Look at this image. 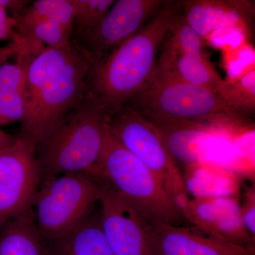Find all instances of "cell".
I'll return each mask as SVG.
<instances>
[{
    "label": "cell",
    "mask_w": 255,
    "mask_h": 255,
    "mask_svg": "<svg viewBox=\"0 0 255 255\" xmlns=\"http://www.w3.org/2000/svg\"><path fill=\"white\" fill-rule=\"evenodd\" d=\"M126 105L147 119L194 122L220 131L237 126L242 117V110L221 97L157 67L148 85Z\"/></svg>",
    "instance_id": "3"
},
{
    "label": "cell",
    "mask_w": 255,
    "mask_h": 255,
    "mask_svg": "<svg viewBox=\"0 0 255 255\" xmlns=\"http://www.w3.org/2000/svg\"><path fill=\"white\" fill-rule=\"evenodd\" d=\"M110 117L86 91L59 127L36 148L43 178L89 172L102 152Z\"/></svg>",
    "instance_id": "4"
},
{
    "label": "cell",
    "mask_w": 255,
    "mask_h": 255,
    "mask_svg": "<svg viewBox=\"0 0 255 255\" xmlns=\"http://www.w3.org/2000/svg\"><path fill=\"white\" fill-rule=\"evenodd\" d=\"M150 255H255V249L229 244L194 226L147 222Z\"/></svg>",
    "instance_id": "12"
},
{
    "label": "cell",
    "mask_w": 255,
    "mask_h": 255,
    "mask_svg": "<svg viewBox=\"0 0 255 255\" xmlns=\"http://www.w3.org/2000/svg\"><path fill=\"white\" fill-rule=\"evenodd\" d=\"M157 128L177 164L187 167L203 161L201 147L219 131L216 128L194 122L147 119Z\"/></svg>",
    "instance_id": "15"
},
{
    "label": "cell",
    "mask_w": 255,
    "mask_h": 255,
    "mask_svg": "<svg viewBox=\"0 0 255 255\" xmlns=\"http://www.w3.org/2000/svg\"><path fill=\"white\" fill-rule=\"evenodd\" d=\"M181 10L182 1H164L141 29L92 66L86 91L110 118L155 76L162 43Z\"/></svg>",
    "instance_id": "2"
},
{
    "label": "cell",
    "mask_w": 255,
    "mask_h": 255,
    "mask_svg": "<svg viewBox=\"0 0 255 255\" xmlns=\"http://www.w3.org/2000/svg\"><path fill=\"white\" fill-rule=\"evenodd\" d=\"M89 173L120 193L149 223L185 225L180 211L155 174L109 130L100 157Z\"/></svg>",
    "instance_id": "5"
},
{
    "label": "cell",
    "mask_w": 255,
    "mask_h": 255,
    "mask_svg": "<svg viewBox=\"0 0 255 255\" xmlns=\"http://www.w3.org/2000/svg\"><path fill=\"white\" fill-rule=\"evenodd\" d=\"M15 138L16 137L4 132V130H0V156L12 144Z\"/></svg>",
    "instance_id": "27"
},
{
    "label": "cell",
    "mask_w": 255,
    "mask_h": 255,
    "mask_svg": "<svg viewBox=\"0 0 255 255\" xmlns=\"http://www.w3.org/2000/svg\"><path fill=\"white\" fill-rule=\"evenodd\" d=\"M50 243L52 255H114L93 211L63 237Z\"/></svg>",
    "instance_id": "19"
},
{
    "label": "cell",
    "mask_w": 255,
    "mask_h": 255,
    "mask_svg": "<svg viewBox=\"0 0 255 255\" xmlns=\"http://www.w3.org/2000/svg\"><path fill=\"white\" fill-rule=\"evenodd\" d=\"M182 2L183 16L202 38L224 26L236 24L246 9L242 1L194 0Z\"/></svg>",
    "instance_id": "16"
},
{
    "label": "cell",
    "mask_w": 255,
    "mask_h": 255,
    "mask_svg": "<svg viewBox=\"0 0 255 255\" xmlns=\"http://www.w3.org/2000/svg\"><path fill=\"white\" fill-rule=\"evenodd\" d=\"M93 64L73 41L37 55L28 68L20 135L36 148L46 141L83 99Z\"/></svg>",
    "instance_id": "1"
},
{
    "label": "cell",
    "mask_w": 255,
    "mask_h": 255,
    "mask_svg": "<svg viewBox=\"0 0 255 255\" xmlns=\"http://www.w3.org/2000/svg\"><path fill=\"white\" fill-rule=\"evenodd\" d=\"M0 255H52L50 243L38 231L32 208L0 228Z\"/></svg>",
    "instance_id": "17"
},
{
    "label": "cell",
    "mask_w": 255,
    "mask_h": 255,
    "mask_svg": "<svg viewBox=\"0 0 255 255\" xmlns=\"http://www.w3.org/2000/svg\"><path fill=\"white\" fill-rule=\"evenodd\" d=\"M109 130L121 145L155 174L182 215L190 197L179 166L155 125L125 105L111 116Z\"/></svg>",
    "instance_id": "7"
},
{
    "label": "cell",
    "mask_w": 255,
    "mask_h": 255,
    "mask_svg": "<svg viewBox=\"0 0 255 255\" xmlns=\"http://www.w3.org/2000/svg\"><path fill=\"white\" fill-rule=\"evenodd\" d=\"M20 38L21 46L14 63L6 62L0 66V126L21 122L28 68L33 58L46 49Z\"/></svg>",
    "instance_id": "14"
},
{
    "label": "cell",
    "mask_w": 255,
    "mask_h": 255,
    "mask_svg": "<svg viewBox=\"0 0 255 255\" xmlns=\"http://www.w3.org/2000/svg\"><path fill=\"white\" fill-rule=\"evenodd\" d=\"M18 36L26 41L38 43L46 48H58L72 41L73 28L49 20L38 23Z\"/></svg>",
    "instance_id": "22"
},
{
    "label": "cell",
    "mask_w": 255,
    "mask_h": 255,
    "mask_svg": "<svg viewBox=\"0 0 255 255\" xmlns=\"http://www.w3.org/2000/svg\"><path fill=\"white\" fill-rule=\"evenodd\" d=\"M115 0H73V36L90 31L103 19Z\"/></svg>",
    "instance_id": "21"
},
{
    "label": "cell",
    "mask_w": 255,
    "mask_h": 255,
    "mask_svg": "<svg viewBox=\"0 0 255 255\" xmlns=\"http://www.w3.org/2000/svg\"><path fill=\"white\" fill-rule=\"evenodd\" d=\"M163 0H118L100 23L72 41L92 55L94 65L132 35L158 13Z\"/></svg>",
    "instance_id": "9"
},
{
    "label": "cell",
    "mask_w": 255,
    "mask_h": 255,
    "mask_svg": "<svg viewBox=\"0 0 255 255\" xmlns=\"http://www.w3.org/2000/svg\"><path fill=\"white\" fill-rule=\"evenodd\" d=\"M165 41L182 54L204 55L202 38L187 22L182 10L172 23Z\"/></svg>",
    "instance_id": "23"
},
{
    "label": "cell",
    "mask_w": 255,
    "mask_h": 255,
    "mask_svg": "<svg viewBox=\"0 0 255 255\" xmlns=\"http://www.w3.org/2000/svg\"><path fill=\"white\" fill-rule=\"evenodd\" d=\"M162 46L157 68L172 72L187 83L211 92L238 110L249 107L237 90L220 76L205 55L182 54L169 46L165 38Z\"/></svg>",
    "instance_id": "13"
},
{
    "label": "cell",
    "mask_w": 255,
    "mask_h": 255,
    "mask_svg": "<svg viewBox=\"0 0 255 255\" xmlns=\"http://www.w3.org/2000/svg\"><path fill=\"white\" fill-rule=\"evenodd\" d=\"M16 19L15 33L23 34L42 21H58L73 30V0H38L25 8Z\"/></svg>",
    "instance_id": "20"
},
{
    "label": "cell",
    "mask_w": 255,
    "mask_h": 255,
    "mask_svg": "<svg viewBox=\"0 0 255 255\" xmlns=\"http://www.w3.org/2000/svg\"><path fill=\"white\" fill-rule=\"evenodd\" d=\"M185 167L182 175L189 197H238L239 180L232 171L204 161Z\"/></svg>",
    "instance_id": "18"
},
{
    "label": "cell",
    "mask_w": 255,
    "mask_h": 255,
    "mask_svg": "<svg viewBox=\"0 0 255 255\" xmlns=\"http://www.w3.org/2000/svg\"><path fill=\"white\" fill-rule=\"evenodd\" d=\"M16 26V19L7 14L4 7L0 6V40H6L12 37Z\"/></svg>",
    "instance_id": "25"
},
{
    "label": "cell",
    "mask_w": 255,
    "mask_h": 255,
    "mask_svg": "<svg viewBox=\"0 0 255 255\" xmlns=\"http://www.w3.org/2000/svg\"><path fill=\"white\" fill-rule=\"evenodd\" d=\"M100 186V221L114 255H150L147 221L120 193L104 181Z\"/></svg>",
    "instance_id": "10"
},
{
    "label": "cell",
    "mask_w": 255,
    "mask_h": 255,
    "mask_svg": "<svg viewBox=\"0 0 255 255\" xmlns=\"http://www.w3.org/2000/svg\"><path fill=\"white\" fill-rule=\"evenodd\" d=\"M12 41L6 46L0 47V66L6 63L7 60L11 57L14 56L17 53L21 46V38L14 33L11 37Z\"/></svg>",
    "instance_id": "26"
},
{
    "label": "cell",
    "mask_w": 255,
    "mask_h": 255,
    "mask_svg": "<svg viewBox=\"0 0 255 255\" xmlns=\"http://www.w3.org/2000/svg\"><path fill=\"white\" fill-rule=\"evenodd\" d=\"M242 220L245 228L255 238V186L246 188L242 202H240Z\"/></svg>",
    "instance_id": "24"
},
{
    "label": "cell",
    "mask_w": 255,
    "mask_h": 255,
    "mask_svg": "<svg viewBox=\"0 0 255 255\" xmlns=\"http://www.w3.org/2000/svg\"><path fill=\"white\" fill-rule=\"evenodd\" d=\"M33 209L37 227L49 243L60 239L86 219L100 202V186L87 172L44 177Z\"/></svg>",
    "instance_id": "6"
},
{
    "label": "cell",
    "mask_w": 255,
    "mask_h": 255,
    "mask_svg": "<svg viewBox=\"0 0 255 255\" xmlns=\"http://www.w3.org/2000/svg\"><path fill=\"white\" fill-rule=\"evenodd\" d=\"M182 216L186 222L215 239L255 249V238L243 224L238 197L191 198Z\"/></svg>",
    "instance_id": "11"
},
{
    "label": "cell",
    "mask_w": 255,
    "mask_h": 255,
    "mask_svg": "<svg viewBox=\"0 0 255 255\" xmlns=\"http://www.w3.org/2000/svg\"><path fill=\"white\" fill-rule=\"evenodd\" d=\"M42 179L36 146L19 135L0 156V228L33 207Z\"/></svg>",
    "instance_id": "8"
}]
</instances>
